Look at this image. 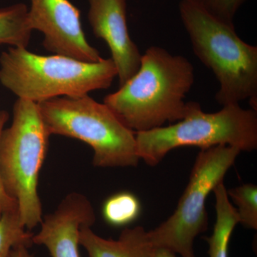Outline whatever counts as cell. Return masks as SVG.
Wrapping results in <instances>:
<instances>
[{"instance_id":"cell-1","label":"cell","mask_w":257,"mask_h":257,"mask_svg":"<svg viewBox=\"0 0 257 257\" xmlns=\"http://www.w3.org/2000/svg\"><path fill=\"white\" fill-rule=\"evenodd\" d=\"M194 82L188 59L152 46L138 72L103 103L135 133L148 131L183 119L188 110L184 99Z\"/></svg>"},{"instance_id":"cell-2","label":"cell","mask_w":257,"mask_h":257,"mask_svg":"<svg viewBox=\"0 0 257 257\" xmlns=\"http://www.w3.org/2000/svg\"><path fill=\"white\" fill-rule=\"evenodd\" d=\"M179 10L194 54L219 82L218 104L248 99L256 111L257 47L241 40L234 24L216 18L198 0H181Z\"/></svg>"},{"instance_id":"cell-3","label":"cell","mask_w":257,"mask_h":257,"mask_svg":"<svg viewBox=\"0 0 257 257\" xmlns=\"http://www.w3.org/2000/svg\"><path fill=\"white\" fill-rule=\"evenodd\" d=\"M117 69L111 58L86 62L40 55L10 47L0 55V83L19 99L39 103L60 96L85 95L111 87Z\"/></svg>"},{"instance_id":"cell-4","label":"cell","mask_w":257,"mask_h":257,"mask_svg":"<svg viewBox=\"0 0 257 257\" xmlns=\"http://www.w3.org/2000/svg\"><path fill=\"white\" fill-rule=\"evenodd\" d=\"M13 114L11 124L0 138V171L5 190L18 205L22 224L31 231L43 219L38 179L50 135L37 103L18 98Z\"/></svg>"},{"instance_id":"cell-5","label":"cell","mask_w":257,"mask_h":257,"mask_svg":"<svg viewBox=\"0 0 257 257\" xmlns=\"http://www.w3.org/2000/svg\"><path fill=\"white\" fill-rule=\"evenodd\" d=\"M47 132L77 139L92 147L94 167H137L136 135L104 103L89 94L60 96L39 103Z\"/></svg>"},{"instance_id":"cell-6","label":"cell","mask_w":257,"mask_h":257,"mask_svg":"<svg viewBox=\"0 0 257 257\" xmlns=\"http://www.w3.org/2000/svg\"><path fill=\"white\" fill-rule=\"evenodd\" d=\"M183 119L175 124L135 133L140 160L155 167L178 147L194 146L201 150L219 145L234 147L242 152L257 148V114L239 104L223 106L217 112L202 111L200 104L189 101Z\"/></svg>"},{"instance_id":"cell-7","label":"cell","mask_w":257,"mask_h":257,"mask_svg":"<svg viewBox=\"0 0 257 257\" xmlns=\"http://www.w3.org/2000/svg\"><path fill=\"white\" fill-rule=\"evenodd\" d=\"M240 152L228 145L201 150L175 212L156 229L149 231L156 249L165 248L181 257H196L194 240L207 229L206 201L223 182Z\"/></svg>"},{"instance_id":"cell-8","label":"cell","mask_w":257,"mask_h":257,"mask_svg":"<svg viewBox=\"0 0 257 257\" xmlns=\"http://www.w3.org/2000/svg\"><path fill=\"white\" fill-rule=\"evenodd\" d=\"M32 30L44 35L43 46L55 55L86 62H99V51L87 42L80 12L69 0H30Z\"/></svg>"},{"instance_id":"cell-9","label":"cell","mask_w":257,"mask_h":257,"mask_svg":"<svg viewBox=\"0 0 257 257\" xmlns=\"http://www.w3.org/2000/svg\"><path fill=\"white\" fill-rule=\"evenodd\" d=\"M88 20L96 38L106 42L117 69L119 87L138 72L142 54L130 37L126 0H88Z\"/></svg>"},{"instance_id":"cell-10","label":"cell","mask_w":257,"mask_h":257,"mask_svg":"<svg viewBox=\"0 0 257 257\" xmlns=\"http://www.w3.org/2000/svg\"><path fill=\"white\" fill-rule=\"evenodd\" d=\"M96 220L92 204L84 194H67L54 212L44 216L32 242L45 246L52 257H80L79 231Z\"/></svg>"},{"instance_id":"cell-11","label":"cell","mask_w":257,"mask_h":257,"mask_svg":"<svg viewBox=\"0 0 257 257\" xmlns=\"http://www.w3.org/2000/svg\"><path fill=\"white\" fill-rule=\"evenodd\" d=\"M92 226H82L79 231V246L88 257H155L156 248L149 231L141 226L126 228L118 239H105L95 234Z\"/></svg>"},{"instance_id":"cell-12","label":"cell","mask_w":257,"mask_h":257,"mask_svg":"<svg viewBox=\"0 0 257 257\" xmlns=\"http://www.w3.org/2000/svg\"><path fill=\"white\" fill-rule=\"evenodd\" d=\"M215 196L216 222L213 233L205 237L209 257H229V243L233 231L239 224V216L230 202L224 183L218 184L213 191Z\"/></svg>"},{"instance_id":"cell-13","label":"cell","mask_w":257,"mask_h":257,"mask_svg":"<svg viewBox=\"0 0 257 257\" xmlns=\"http://www.w3.org/2000/svg\"><path fill=\"white\" fill-rule=\"evenodd\" d=\"M32 32L26 5L17 3L0 9V44L27 48Z\"/></svg>"},{"instance_id":"cell-14","label":"cell","mask_w":257,"mask_h":257,"mask_svg":"<svg viewBox=\"0 0 257 257\" xmlns=\"http://www.w3.org/2000/svg\"><path fill=\"white\" fill-rule=\"evenodd\" d=\"M141 204L136 196L122 192L113 194L104 202L102 215L106 222L113 226H124L138 219Z\"/></svg>"},{"instance_id":"cell-15","label":"cell","mask_w":257,"mask_h":257,"mask_svg":"<svg viewBox=\"0 0 257 257\" xmlns=\"http://www.w3.org/2000/svg\"><path fill=\"white\" fill-rule=\"evenodd\" d=\"M33 234L22 224L18 209L5 213L0 219V257H9L12 248L18 243L31 246Z\"/></svg>"},{"instance_id":"cell-16","label":"cell","mask_w":257,"mask_h":257,"mask_svg":"<svg viewBox=\"0 0 257 257\" xmlns=\"http://www.w3.org/2000/svg\"><path fill=\"white\" fill-rule=\"evenodd\" d=\"M236 205L239 224L246 227L257 229V187L253 184H244L227 191Z\"/></svg>"},{"instance_id":"cell-17","label":"cell","mask_w":257,"mask_h":257,"mask_svg":"<svg viewBox=\"0 0 257 257\" xmlns=\"http://www.w3.org/2000/svg\"><path fill=\"white\" fill-rule=\"evenodd\" d=\"M214 17L225 23L234 24V18L246 0H198Z\"/></svg>"},{"instance_id":"cell-18","label":"cell","mask_w":257,"mask_h":257,"mask_svg":"<svg viewBox=\"0 0 257 257\" xmlns=\"http://www.w3.org/2000/svg\"><path fill=\"white\" fill-rule=\"evenodd\" d=\"M8 119H9V114L6 111H0V138ZM15 209H18V205L16 202L9 197L5 190L3 179H2L1 171H0V219L5 213Z\"/></svg>"},{"instance_id":"cell-19","label":"cell","mask_w":257,"mask_h":257,"mask_svg":"<svg viewBox=\"0 0 257 257\" xmlns=\"http://www.w3.org/2000/svg\"><path fill=\"white\" fill-rule=\"evenodd\" d=\"M30 247L26 243H18L12 248L9 257H35L29 251Z\"/></svg>"},{"instance_id":"cell-20","label":"cell","mask_w":257,"mask_h":257,"mask_svg":"<svg viewBox=\"0 0 257 257\" xmlns=\"http://www.w3.org/2000/svg\"><path fill=\"white\" fill-rule=\"evenodd\" d=\"M155 257H177L175 253L165 249V248H157Z\"/></svg>"},{"instance_id":"cell-21","label":"cell","mask_w":257,"mask_h":257,"mask_svg":"<svg viewBox=\"0 0 257 257\" xmlns=\"http://www.w3.org/2000/svg\"><path fill=\"white\" fill-rule=\"evenodd\" d=\"M0 111H1V110H0Z\"/></svg>"}]
</instances>
